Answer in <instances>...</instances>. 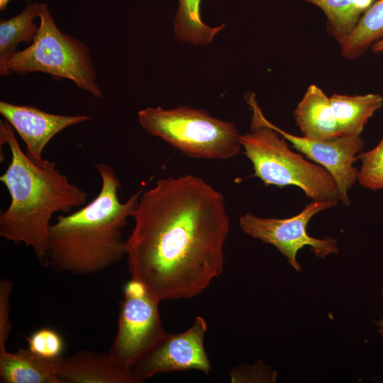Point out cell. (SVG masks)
I'll return each instance as SVG.
<instances>
[{
    "instance_id": "cell-1",
    "label": "cell",
    "mask_w": 383,
    "mask_h": 383,
    "mask_svg": "<svg viewBox=\"0 0 383 383\" xmlns=\"http://www.w3.org/2000/svg\"><path fill=\"white\" fill-rule=\"evenodd\" d=\"M132 218L128 271L157 301L196 296L222 274L229 216L223 195L203 179H159Z\"/></svg>"
},
{
    "instance_id": "cell-2",
    "label": "cell",
    "mask_w": 383,
    "mask_h": 383,
    "mask_svg": "<svg viewBox=\"0 0 383 383\" xmlns=\"http://www.w3.org/2000/svg\"><path fill=\"white\" fill-rule=\"evenodd\" d=\"M101 180L98 195L70 214H60L50 227L46 250L49 265L75 275L96 273L126 255L122 231L138 206L143 187L121 202V184L108 164L95 163Z\"/></svg>"
},
{
    "instance_id": "cell-3",
    "label": "cell",
    "mask_w": 383,
    "mask_h": 383,
    "mask_svg": "<svg viewBox=\"0 0 383 383\" xmlns=\"http://www.w3.org/2000/svg\"><path fill=\"white\" fill-rule=\"evenodd\" d=\"M0 143L7 144L11 154L0 177L11 196L9 206L0 213V235L30 247L40 260H45L53 215L84 206L87 193L70 183L54 161L45 159L41 165L33 162L7 121H0Z\"/></svg>"
},
{
    "instance_id": "cell-4",
    "label": "cell",
    "mask_w": 383,
    "mask_h": 383,
    "mask_svg": "<svg viewBox=\"0 0 383 383\" xmlns=\"http://www.w3.org/2000/svg\"><path fill=\"white\" fill-rule=\"evenodd\" d=\"M140 125L194 158L224 160L240 152L241 135L236 126L188 106L165 109L148 107L138 113Z\"/></svg>"
},
{
    "instance_id": "cell-5",
    "label": "cell",
    "mask_w": 383,
    "mask_h": 383,
    "mask_svg": "<svg viewBox=\"0 0 383 383\" xmlns=\"http://www.w3.org/2000/svg\"><path fill=\"white\" fill-rule=\"evenodd\" d=\"M240 144L250 160L254 177L265 186H294L313 201L338 200L337 185L331 174L318 164L292 152L287 140L265 126L250 128L241 135Z\"/></svg>"
},
{
    "instance_id": "cell-6",
    "label": "cell",
    "mask_w": 383,
    "mask_h": 383,
    "mask_svg": "<svg viewBox=\"0 0 383 383\" xmlns=\"http://www.w3.org/2000/svg\"><path fill=\"white\" fill-rule=\"evenodd\" d=\"M40 26L33 43L16 52L6 64V74L43 72L72 80L96 98L102 91L87 45L57 26L46 4L40 3Z\"/></svg>"
},
{
    "instance_id": "cell-7",
    "label": "cell",
    "mask_w": 383,
    "mask_h": 383,
    "mask_svg": "<svg viewBox=\"0 0 383 383\" xmlns=\"http://www.w3.org/2000/svg\"><path fill=\"white\" fill-rule=\"evenodd\" d=\"M159 301L138 282L125 286L118 330L109 350L122 366L131 369L167 333L162 324Z\"/></svg>"
},
{
    "instance_id": "cell-8",
    "label": "cell",
    "mask_w": 383,
    "mask_h": 383,
    "mask_svg": "<svg viewBox=\"0 0 383 383\" xmlns=\"http://www.w3.org/2000/svg\"><path fill=\"white\" fill-rule=\"evenodd\" d=\"M338 200L313 201L297 215L287 218H262L246 213L239 218V226L246 235L274 246L297 272L301 267L297 262L299 250L309 246L318 257L339 252L337 239L331 237L323 239L309 235L306 228L316 214L335 206Z\"/></svg>"
},
{
    "instance_id": "cell-9",
    "label": "cell",
    "mask_w": 383,
    "mask_h": 383,
    "mask_svg": "<svg viewBox=\"0 0 383 383\" xmlns=\"http://www.w3.org/2000/svg\"><path fill=\"white\" fill-rule=\"evenodd\" d=\"M252 114L250 128L268 126L279 133L292 147L309 159L324 167L333 178L338 190V200L346 206L350 204L348 192L357 181L358 170L353 166L357 155L364 148L360 136L340 135L331 140H318L291 134L268 121L258 105L255 96L247 99Z\"/></svg>"
},
{
    "instance_id": "cell-10",
    "label": "cell",
    "mask_w": 383,
    "mask_h": 383,
    "mask_svg": "<svg viewBox=\"0 0 383 383\" xmlns=\"http://www.w3.org/2000/svg\"><path fill=\"white\" fill-rule=\"evenodd\" d=\"M207 323L196 316L187 331L166 335L131 368L138 383L165 372L197 370L209 375L211 362L204 348Z\"/></svg>"
},
{
    "instance_id": "cell-11",
    "label": "cell",
    "mask_w": 383,
    "mask_h": 383,
    "mask_svg": "<svg viewBox=\"0 0 383 383\" xmlns=\"http://www.w3.org/2000/svg\"><path fill=\"white\" fill-rule=\"evenodd\" d=\"M0 113L12 126L26 145V155L36 165L45 159L47 144L66 128L91 119L89 116H65L50 113L35 106L0 101Z\"/></svg>"
},
{
    "instance_id": "cell-12",
    "label": "cell",
    "mask_w": 383,
    "mask_h": 383,
    "mask_svg": "<svg viewBox=\"0 0 383 383\" xmlns=\"http://www.w3.org/2000/svg\"><path fill=\"white\" fill-rule=\"evenodd\" d=\"M58 376L63 383H138L131 370L120 365L109 350H85L64 357Z\"/></svg>"
},
{
    "instance_id": "cell-13",
    "label": "cell",
    "mask_w": 383,
    "mask_h": 383,
    "mask_svg": "<svg viewBox=\"0 0 383 383\" xmlns=\"http://www.w3.org/2000/svg\"><path fill=\"white\" fill-rule=\"evenodd\" d=\"M63 356L48 358L20 348H0V379L3 383H63L58 376Z\"/></svg>"
},
{
    "instance_id": "cell-14",
    "label": "cell",
    "mask_w": 383,
    "mask_h": 383,
    "mask_svg": "<svg viewBox=\"0 0 383 383\" xmlns=\"http://www.w3.org/2000/svg\"><path fill=\"white\" fill-rule=\"evenodd\" d=\"M294 116L303 136L318 140L340 136L330 97L315 84L307 88Z\"/></svg>"
},
{
    "instance_id": "cell-15",
    "label": "cell",
    "mask_w": 383,
    "mask_h": 383,
    "mask_svg": "<svg viewBox=\"0 0 383 383\" xmlns=\"http://www.w3.org/2000/svg\"><path fill=\"white\" fill-rule=\"evenodd\" d=\"M330 101L340 134L344 136H360L369 119L383 106V97L373 93L333 94Z\"/></svg>"
},
{
    "instance_id": "cell-16",
    "label": "cell",
    "mask_w": 383,
    "mask_h": 383,
    "mask_svg": "<svg viewBox=\"0 0 383 383\" xmlns=\"http://www.w3.org/2000/svg\"><path fill=\"white\" fill-rule=\"evenodd\" d=\"M40 4L32 3L16 16L0 21V74L6 77V64L18 52L20 43L31 44L38 31L40 25L34 22L39 17Z\"/></svg>"
},
{
    "instance_id": "cell-17",
    "label": "cell",
    "mask_w": 383,
    "mask_h": 383,
    "mask_svg": "<svg viewBox=\"0 0 383 383\" xmlns=\"http://www.w3.org/2000/svg\"><path fill=\"white\" fill-rule=\"evenodd\" d=\"M320 8L327 19V29L341 45L377 0H304Z\"/></svg>"
},
{
    "instance_id": "cell-18",
    "label": "cell",
    "mask_w": 383,
    "mask_h": 383,
    "mask_svg": "<svg viewBox=\"0 0 383 383\" xmlns=\"http://www.w3.org/2000/svg\"><path fill=\"white\" fill-rule=\"evenodd\" d=\"M177 1L178 8L173 21L177 40L195 45H207L211 43L225 24L210 27L203 22L200 14L202 0Z\"/></svg>"
},
{
    "instance_id": "cell-19",
    "label": "cell",
    "mask_w": 383,
    "mask_h": 383,
    "mask_svg": "<svg viewBox=\"0 0 383 383\" xmlns=\"http://www.w3.org/2000/svg\"><path fill=\"white\" fill-rule=\"evenodd\" d=\"M383 37V0H377L364 13L348 39L340 45L347 59L362 56L372 44Z\"/></svg>"
},
{
    "instance_id": "cell-20",
    "label": "cell",
    "mask_w": 383,
    "mask_h": 383,
    "mask_svg": "<svg viewBox=\"0 0 383 383\" xmlns=\"http://www.w3.org/2000/svg\"><path fill=\"white\" fill-rule=\"evenodd\" d=\"M361 165L357 181L370 190L383 189V137L372 149L360 152L357 155Z\"/></svg>"
},
{
    "instance_id": "cell-21",
    "label": "cell",
    "mask_w": 383,
    "mask_h": 383,
    "mask_svg": "<svg viewBox=\"0 0 383 383\" xmlns=\"http://www.w3.org/2000/svg\"><path fill=\"white\" fill-rule=\"evenodd\" d=\"M28 349L48 358L62 357L65 342L61 335L50 328H41L27 338Z\"/></svg>"
},
{
    "instance_id": "cell-22",
    "label": "cell",
    "mask_w": 383,
    "mask_h": 383,
    "mask_svg": "<svg viewBox=\"0 0 383 383\" xmlns=\"http://www.w3.org/2000/svg\"><path fill=\"white\" fill-rule=\"evenodd\" d=\"M231 382H274L277 372L260 360L254 365H240L230 370Z\"/></svg>"
},
{
    "instance_id": "cell-23",
    "label": "cell",
    "mask_w": 383,
    "mask_h": 383,
    "mask_svg": "<svg viewBox=\"0 0 383 383\" xmlns=\"http://www.w3.org/2000/svg\"><path fill=\"white\" fill-rule=\"evenodd\" d=\"M13 283L6 279L0 280V348H6L11 331L9 299Z\"/></svg>"
},
{
    "instance_id": "cell-24",
    "label": "cell",
    "mask_w": 383,
    "mask_h": 383,
    "mask_svg": "<svg viewBox=\"0 0 383 383\" xmlns=\"http://www.w3.org/2000/svg\"><path fill=\"white\" fill-rule=\"evenodd\" d=\"M371 48L374 53L383 52V37L374 42Z\"/></svg>"
},
{
    "instance_id": "cell-25",
    "label": "cell",
    "mask_w": 383,
    "mask_h": 383,
    "mask_svg": "<svg viewBox=\"0 0 383 383\" xmlns=\"http://www.w3.org/2000/svg\"><path fill=\"white\" fill-rule=\"evenodd\" d=\"M10 0H0V10L4 11L6 9Z\"/></svg>"
},
{
    "instance_id": "cell-26",
    "label": "cell",
    "mask_w": 383,
    "mask_h": 383,
    "mask_svg": "<svg viewBox=\"0 0 383 383\" xmlns=\"http://www.w3.org/2000/svg\"><path fill=\"white\" fill-rule=\"evenodd\" d=\"M382 297L383 299V290L382 292ZM374 324L377 326H383V318H380L379 320L374 322Z\"/></svg>"
},
{
    "instance_id": "cell-27",
    "label": "cell",
    "mask_w": 383,
    "mask_h": 383,
    "mask_svg": "<svg viewBox=\"0 0 383 383\" xmlns=\"http://www.w3.org/2000/svg\"><path fill=\"white\" fill-rule=\"evenodd\" d=\"M378 331H379V335L383 338V326H378Z\"/></svg>"
},
{
    "instance_id": "cell-28",
    "label": "cell",
    "mask_w": 383,
    "mask_h": 383,
    "mask_svg": "<svg viewBox=\"0 0 383 383\" xmlns=\"http://www.w3.org/2000/svg\"><path fill=\"white\" fill-rule=\"evenodd\" d=\"M26 1H28V0H26Z\"/></svg>"
}]
</instances>
